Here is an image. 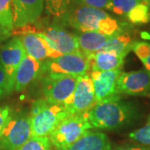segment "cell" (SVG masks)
Segmentation results:
<instances>
[{"label":"cell","instance_id":"1f68e13d","mask_svg":"<svg viewBox=\"0 0 150 150\" xmlns=\"http://www.w3.org/2000/svg\"><path fill=\"white\" fill-rule=\"evenodd\" d=\"M149 1H150V0H143V1H142V3H144V4H146V3H148Z\"/></svg>","mask_w":150,"mask_h":150},{"label":"cell","instance_id":"7c38bea8","mask_svg":"<svg viewBox=\"0 0 150 150\" xmlns=\"http://www.w3.org/2000/svg\"><path fill=\"white\" fill-rule=\"evenodd\" d=\"M40 33H42L50 48L62 55L80 53L74 34H70L59 23L50 25Z\"/></svg>","mask_w":150,"mask_h":150},{"label":"cell","instance_id":"83f0119b","mask_svg":"<svg viewBox=\"0 0 150 150\" xmlns=\"http://www.w3.org/2000/svg\"><path fill=\"white\" fill-rule=\"evenodd\" d=\"M83 4L86 6L98 8V9H107L109 0H79Z\"/></svg>","mask_w":150,"mask_h":150},{"label":"cell","instance_id":"cb8c5ba5","mask_svg":"<svg viewBox=\"0 0 150 150\" xmlns=\"http://www.w3.org/2000/svg\"><path fill=\"white\" fill-rule=\"evenodd\" d=\"M132 50L144 64L145 70L150 74V43L148 42H136Z\"/></svg>","mask_w":150,"mask_h":150},{"label":"cell","instance_id":"52a82bcc","mask_svg":"<svg viewBox=\"0 0 150 150\" xmlns=\"http://www.w3.org/2000/svg\"><path fill=\"white\" fill-rule=\"evenodd\" d=\"M77 84V78L61 76L56 78H43L44 100L48 104H63L68 107L73 99Z\"/></svg>","mask_w":150,"mask_h":150},{"label":"cell","instance_id":"2e32d148","mask_svg":"<svg viewBox=\"0 0 150 150\" xmlns=\"http://www.w3.org/2000/svg\"><path fill=\"white\" fill-rule=\"evenodd\" d=\"M74 35L79 52L87 57L103 51L108 40L113 37L98 32H84Z\"/></svg>","mask_w":150,"mask_h":150},{"label":"cell","instance_id":"e0dca14e","mask_svg":"<svg viewBox=\"0 0 150 150\" xmlns=\"http://www.w3.org/2000/svg\"><path fill=\"white\" fill-rule=\"evenodd\" d=\"M55 150H112L111 142L101 132L88 131L82 138L67 148Z\"/></svg>","mask_w":150,"mask_h":150},{"label":"cell","instance_id":"836d02e7","mask_svg":"<svg viewBox=\"0 0 150 150\" xmlns=\"http://www.w3.org/2000/svg\"><path fill=\"white\" fill-rule=\"evenodd\" d=\"M2 45H3V44H2V43H0V49H1V47H2Z\"/></svg>","mask_w":150,"mask_h":150},{"label":"cell","instance_id":"7402d4cb","mask_svg":"<svg viewBox=\"0 0 150 150\" xmlns=\"http://www.w3.org/2000/svg\"><path fill=\"white\" fill-rule=\"evenodd\" d=\"M142 0H109L107 9L117 15H127Z\"/></svg>","mask_w":150,"mask_h":150},{"label":"cell","instance_id":"30bf717a","mask_svg":"<svg viewBox=\"0 0 150 150\" xmlns=\"http://www.w3.org/2000/svg\"><path fill=\"white\" fill-rule=\"evenodd\" d=\"M117 91L119 95L150 98V74L145 69L122 72L118 79Z\"/></svg>","mask_w":150,"mask_h":150},{"label":"cell","instance_id":"f1b7e54d","mask_svg":"<svg viewBox=\"0 0 150 150\" xmlns=\"http://www.w3.org/2000/svg\"><path fill=\"white\" fill-rule=\"evenodd\" d=\"M4 94H8L7 77H6L5 71L0 64V98Z\"/></svg>","mask_w":150,"mask_h":150},{"label":"cell","instance_id":"4316f807","mask_svg":"<svg viewBox=\"0 0 150 150\" xmlns=\"http://www.w3.org/2000/svg\"><path fill=\"white\" fill-rule=\"evenodd\" d=\"M12 113L11 109L8 106L0 107V138L4 133V130L7 126L8 121L10 120Z\"/></svg>","mask_w":150,"mask_h":150},{"label":"cell","instance_id":"8992f818","mask_svg":"<svg viewBox=\"0 0 150 150\" xmlns=\"http://www.w3.org/2000/svg\"><path fill=\"white\" fill-rule=\"evenodd\" d=\"M32 138L30 115L14 114L0 138V150H16Z\"/></svg>","mask_w":150,"mask_h":150},{"label":"cell","instance_id":"4fadbf2b","mask_svg":"<svg viewBox=\"0 0 150 150\" xmlns=\"http://www.w3.org/2000/svg\"><path fill=\"white\" fill-rule=\"evenodd\" d=\"M18 34L23 43L25 53L38 61L42 62L45 59H54L62 54L50 48L44 38L40 33L20 32Z\"/></svg>","mask_w":150,"mask_h":150},{"label":"cell","instance_id":"6da1fadb","mask_svg":"<svg viewBox=\"0 0 150 150\" xmlns=\"http://www.w3.org/2000/svg\"><path fill=\"white\" fill-rule=\"evenodd\" d=\"M139 115V109L134 103L120 98L98 103L87 113L92 127L102 130L122 129L134 122Z\"/></svg>","mask_w":150,"mask_h":150},{"label":"cell","instance_id":"44dd1931","mask_svg":"<svg viewBox=\"0 0 150 150\" xmlns=\"http://www.w3.org/2000/svg\"><path fill=\"white\" fill-rule=\"evenodd\" d=\"M134 24H145L150 22V9L149 5L139 3L126 15Z\"/></svg>","mask_w":150,"mask_h":150},{"label":"cell","instance_id":"ffe728a7","mask_svg":"<svg viewBox=\"0 0 150 150\" xmlns=\"http://www.w3.org/2000/svg\"><path fill=\"white\" fill-rule=\"evenodd\" d=\"M79 0H43L48 13L61 21Z\"/></svg>","mask_w":150,"mask_h":150},{"label":"cell","instance_id":"ba28073f","mask_svg":"<svg viewBox=\"0 0 150 150\" xmlns=\"http://www.w3.org/2000/svg\"><path fill=\"white\" fill-rule=\"evenodd\" d=\"M26 55L23 43L18 37H13L2 45L0 49V64L7 77L8 94L13 90L17 69Z\"/></svg>","mask_w":150,"mask_h":150},{"label":"cell","instance_id":"5b68a950","mask_svg":"<svg viewBox=\"0 0 150 150\" xmlns=\"http://www.w3.org/2000/svg\"><path fill=\"white\" fill-rule=\"evenodd\" d=\"M108 16L105 11L83 4L79 0L59 23L69 25L81 33L98 32L102 20Z\"/></svg>","mask_w":150,"mask_h":150},{"label":"cell","instance_id":"d6a6232c","mask_svg":"<svg viewBox=\"0 0 150 150\" xmlns=\"http://www.w3.org/2000/svg\"><path fill=\"white\" fill-rule=\"evenodd\" d=\"M145 4H147V5H149V9H150V1H149L148 3H146Z\"/></svg>","mask_w":150,"mask_h":150},{"label":"cell","instance_id":"d6986e66","mask_svg":"<svg viewBox=\"0 0 150 150\" xmlns=\"http://www.w3.org/2000/svg\"><path fill=\"white\" fill-rule=\"evenodd\" d=\"M135 43L136 41H134V39L129 33L123 32L111 38L103 51L110 52L117 55L126 57L127 54L132 50Z\"/></svg>","mask_w":150,"mask_h":150},{"label":"cell","instance_id":"e575fe53","mask_svg":"<svg viewBox=\"0 0 150 150\" xmlns=\"http://www.w3.org/2000/svg\"><path fill=\"white\" fill-rule=\"evenodd\" d=\"M142 1H143V0H142Z\"/></svg>","mask_w":150,"mask_h":150},{"label":"cell","instance_id":"9c48e42d","mask_svg":"<svg viewBox=\"0 0 150 150\" xmlns=\"http://www.w3.org/2000/svg\"><path fill=\"white\" fill-rule=\"evenodd\" d=\"M98 102L90 76L87 74L78 77L73 99L69 105L66 107L68 111L71 115L86 114Z\"/></svg>","mask_w":150,"mask_h":150},{"label":"cell","instance_id":"5bb4252c","mask_svg":"<svg viewBox=\"0 0 150 150\" xmlns=\"http://www.w3.org/2000/svg\"><path fill=\"white\" fill-rule=\"evenodd\" d=\"M13 25L19 28L37 21L44 9L43 0H11Z\"/></svg>","mask_w":150,"mask_h":150},{"label":"cell","instance_id":"f546056e","mask_svg":"<svg viewBox=\"0 0 150 150\" xmlns=\"http://www.w3.org/2000/svg\"><path fill=\"white\" fill-rule=\"evenodd\" d=\"M112 150H150V146L145 145H123Z\"/></svg>","mask_w":150,"mask_h":150},{"label":"cell","instance_id":"8fae6325","mask_svg":"<svg viewBox=\"0 0 150 150\" xmlns=\"http://www.w3.org/2000/svg\"><path fill=\"white\" fill-rule=\"evenodd\" d=\"M121 69L112 71H91V78L98 103L105 100L120 98L117 91V83Z\"/></svg>","mask_w":150,"mask_h":150},{"label":"cell","instance_id":"603a6c76","mask_svg":"<svg viewBox=\"0 0 150 150\" xmlns=\"http://www.w3.org/2000/svg\"><path fill=\"white\" fill-rule=\"evenodd\" d=\"M0 25L12 32L14 29L11 0H0Z\"/></svg>","mask_w":150,"mask_h":150},{"label":"cell","instance_id":"7a4b0ae2","mask_svg":"<svg viewBox=\"0 0 150 150\" xmlns=\"http://www.w3.org/2000/svg\"><path fill=\"white\" fill-rule=\"evenodd\" d=\"M71 114L63 104H48L44 99L33 103L30 112L32 137H49V135Z\"/></svg>","mask_w":150,"mask_h":150},{"label":"cell","instance_id":"3957f363","mask_svg":"<svg viewBox=\"0 0 150 150\" xmlns=\"http://www.w3.org/2000/svg\"><path fill=\"white\" fill-rule=\"evenodd\" d=\"M90 69L89 58L79 54H64L54 59H48L42 63L41 78H56L72 76L78 78L87 74Z\"/></svg>","mask_w":150,"mask_h":150},{"label":"cell","instance_id":"4dcf8cb0","mask_svg":"<svg viewBox=\"0 0 150 150\" xmlns=\"http://www.w3.org/2000/svg\"><path fill=\"white\" fill-rule=\"evenodd\" d=\"M12 35V31L0 25V43L8 39Z\"/></svg>","mask_w":150,"mask_h":150},{"label":"cell","instance_id":"d4e9b609","mask_svg":"<svg viewBox=\"0 0 150 150\" xmlns=\"http://www.w3.org/2000/svg\"><path fill=\"white\" fill-rule=\"evenodd\" d=\"M48 137H32L25 144L16 150H52Z\"/></svg>","mask_w":150,"mask_h":150},{"label":"cell","instance_id":"9a60e30c","mask_svg":"<svg viewBox=\"0 0 150 150\" xmlns=\"http://www.w3.org/2000/svg\"><path fill=\"white\" fill-rule=\"evenodd\" d=\"M41 72L42 62L26 54L17 69L13 90L17 92L24 90L33 81L41 77Z\"/></svg>","mask_w":150,"mask_h":150},{"label":"cell","instance_id":"484cf974","mask_svg":"<svg viewBox=\"0 0 150 150\" xmlns=\"http://www.w3.org/2000/svg\"><path fill=\"white\" fill-rule=\"evenodd\" d=\"M129 138L140 144L150 146V115L144 127L129 134Z\"/></svg>","mask_w":150,"mask_h":150},{"label":"cell","instance_id":"277c9868","mask_svg":"<svg viewBox=\"0 0 150 150\" xmlns=\"http://www.w3.org/2000/svg\"><path fill=\"white\" fill-rule=\"evenodd\" d=\"M92 128L87 113L74 114L59 123L48 138L55 149H61L73 144Z\"/></svg>","mask_w":150,"mask_h":150},{"label":"cell","instance_id":"ac0fdd59","mask_svg":"<svg viewBox=\"0 0 150 150\" xmlns=\"http://www.w3.org/2000/svg\"><path fill=\"white\" fill-rule=\"evenodd\" d=\"M91 71H112L121 69L124 58L110 52L100 51L88 56Z\"/></svg>","mask_w":150,"mask_h":150}]
</instances>
